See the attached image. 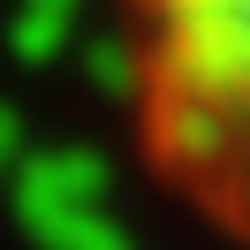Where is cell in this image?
Instances as JSON below:
<instances>
[{"label":"cell","mask_w":250,"mask_h":250,"mask_svg":"<svg viewBox=\"0 0 250 250\" xmlns=\"http://www.w3.org/2000/svg\"><path fill=\"white\" fill-rule=\"evenodd\" d=\"M159 144L250 197V0H129Z\"/></svg>","instance_id":"cell-1"}]
</instances>
